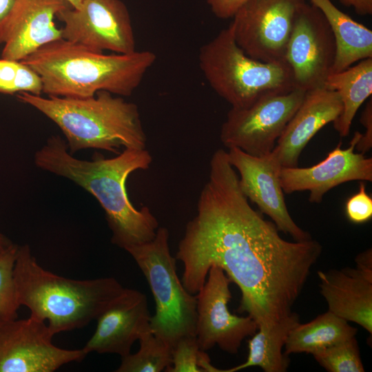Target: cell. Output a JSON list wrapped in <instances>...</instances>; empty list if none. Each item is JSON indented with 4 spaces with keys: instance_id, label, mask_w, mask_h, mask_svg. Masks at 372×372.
I'll return each mask as SVG.
<instances>
[{
    "instance_id": "6da1fadb",
    "label": "cell",
    "mask_w": 372,
    "mask_h": 372,
    "mask_svg": "<svg viewBox=\"0 0 372 372\" xmlns=\"http://www.w3.org/2000/svg\"><path fill=\"white\" fill-rule=\"evenodd\" d=\"M276 225L252 208L223 149L214 152L209 174L186 225L176 259L181 282L196 294L212 266L222 268L241 292L240 313L259 328L287 318L322 253L317 240L288 241Z\"/></svg>"
},
{
    "instance_id": "7a4b0ae2",
    "label": "cell",
    "mask_w": 372,
    "mask_h": 372,
    "mask_svg": "<svg viewBox=\"0 0 372 372\" xmlns=\"http://www.w3.org/2000/svg\"><path fill=\"white\" fill-rule=\"evenodd\" d=\"M34 162L42 170L75 183L98 200L114 245L126 251L154 238L159 227L156 218L147 206L134 207L126 189L132 172L147 170L152 164V156L146 148H125L113 158L95 154L87 161L70 154L59 136H52L34 153Z\"/></svg>"
},
{
    "instance_id": "3957f363",
    "label": "cell",
    "mask_w": 372,
    "mask_h": 372,
    "mask_svg": "<svg viewBox=\"0 0 372 372\" xmlns=\"http://www.w3.org/2000/svg\"><path fill=\"white\" fill-rule=\"evenodd\" d=\"M156 59L149 50L107 54L61 39L21 61L39 74L48 96L87 98L99 91L130 96Z\"/></svg>"
},
{
    "instance_id": "277c9868",
    "label": "cell",
    "mask_w": 372,
    "mask_h": 372,
    "mask_svg": "<svg viewBox=\"0 0 372 372\" xmlns=\"http://www.w3.org/2000/svg\"><path fill=\"white\" fill-rule=\"evenodd\" d=\"M17 297L30 316L43 322L54 335L88 324L125 290L112 277L74 280L41 267L28 245L19 246L14 269Z\"/></svg>"
},
{
    "instance_id": "5b68a950",
    "label": "cell",
    "mask_w": 372,
    "mask_h": 372,
    "mask_svg": "<svg viewBox=\"0 0 372 372\" xmlns=\"http://www.w3.org/2000/svg\"><path fill=\"white\" fill-rule=\"evenodd\" d=\"M114 95L99 91L87 98L43 97L21 92L17 98L59 127L72 154L86 149L117 153L121 147L146 148L147 136L138 106Z\"/></svg>"
},
{
    "instance_id": "8992f818",
    "label": "cell",
    "mask_w": 372,
    "mask_h": 372,
    "mask_svg": "<svg viewBox=\"0 0 372 372\" xmlns=\"http://www.w3.org/2000/svg\"><path fill=\"white\" fill-rule=\"evenodd\" d=\"M198 63L209 86L231 108L295 88L285 61L265 63L248 56L236 43L231 25L200 48Z\"/></svg>"
},
{
    "instance_id": "52a82bcc",
    "label": "cell",
    "mask_w": 372,
    "mask_h": 372,
    "mask_svg": "<svg viewBox=\"0 0 372 372\" xmlns=\"http://www.w3.org/2000/svg\"><path fill=\"white\" fill-rule=\"evenodd\" d=\"M169 236L168 229L159 227L153 240L126 251L144 274L155 300L151 331L172 350L181 339L196 337V298L178 277Z\"/></svg>"
},
{
    "instance_id": "ba28073f",
    "label": "cell",
    "mask_w": 372,
    "mask_h": 372,
    "mask_svg": "<svg viewBox=\"0 0 372 372\" xmlns=\"http://www.w3.org/2000/svg\"><path fill=\"white\" fill-rule=\"evenodd\" d=\"M305 94L295 87L263 96L247 107H231L220 128L221 143L254 156L269 154Z\"/></svg>"
},
{
    "instance_id": "9c48e42d",
    "label": "cell",
    "mask_w": 372,
    "mask_h": 372,
    "mask_svg": "<svg viewBox=\"0 0 372 372\" xmlns=\"http://www.w3.org/2000/svg\"><path fill=\"white\" fill-rule=\"evenodd\" d=\"M304 0H247L230 23L238 45L254 59L282 62L294 19Z\"/></svg>"
},
{
    "instance_id": "30bf717a",
    "label": "cell",
    "mask_w": 372,
    "mask_h": 372,
    "mask_svg": "<svg viewBox=\"0 0 372 372\" xmlns=\"http://www.w3.org/2000/svg\"><path fill=\"white\" fill-rule=\"evenodd\" d=\"M56 17L63 23L62 39L91 50L117 54L135 52L136 41L127 8L121 0H84Z\"/></svg>"
},
{
    "instance_id": "8fae6325",
    "label": "cell",
    "mask_w": 372,
    "mask_h": 372,
    "mask_svg": "<svg viewBox=\"0 0 372 372\" xmlns=\"http://www.w3.org/2000/svg\"><path fill=\"white\" fill-rule=\"evenodd\" d=\"M54 335L43 321L0 318V372H53L87 353L52 343Z\"/></svg>"
},
{
    "instance_id": "7c38bea8",
    "label": "cell",
    "mask_w": 372,
    "mask_h": 372,
    "mask_svg": "<svg viewBox=\"0 0 372 372\" xmlns=\"http://www.w3.org/2000/svg\"><path fill=\"white\" fill-rule=\"evenodd\" d=\"M335 55L327 20L316 6L304 1L296 14L285 56L294 87L305 92L324 87Z\"/></svg>"
},
{
    "instance_id": "4fadbf2b",
    "label": "cell",
    "mask_w": 372,
    "mask_h": 372,
    "mask_svg": "<svg viewBox=\"0 0 372 372\" xmlns=\"http://www.w3.org/2000/svg\"><path fill=\"white\" fill-rule=\"evenodd\" d=\"M230 278L218 266L209 269L205 282L196 293L195 335L199 349L207 351L218 345L236 354L244 339L258 330L255 320L231 313L228 303L231 298Z\"/></svg>"
},
{
    "instance_id": "5bb4252c",
    "label": "cell",
    "mask_w": 372,
    "mask_h": 372,
    "mask_svg": "<svg viewBox=\"0 0 372 372\" xmlns=\"http://www.w3.org/2000/svg\"><path fill=\"white\" fill-rule=\"evenodd\" d=\"M227 153L229 163L238 172L239 186L248 200L270 218L280 231L290 235L295 241L312 239L287 209L280 178L282 166L276 149L262 156L249 155L236 147L229 148Z\"/></svg>"
},
{
    "instance_id": "9a60e30c",
    "label": "cell",
    "mask_w": 372,
    "mask_h": 372,
    "mask_svg": "<svg viewBox=\"0 0 372 372\" xmlns=\"http://www.w3.org/2000/svg\"><path fill=\"white\" fill-rule=\"evenodd\" d=\"M361 133L355 132L348 148L340 141L321 162L309 167H285L280 183L286 194L309 191V200L320 203L325 194L339 185L354 180L372 181V158L354 152Z\"/></svg>"
},
{
    "instance_id": "2e32d148",
    "label": "cell",
    "mask_w": 372,
    "mask_h": 372,
    "mask_svg": "<svg viewBox=\"0 0 372 372\" xmlns=\"http://www.w3.org/2000/svg\"><path fill=\"white\" fill-rule=\"evenodd\" d=\"M151 316L145 295L126 288L96 319L95 331L83 347L88 354L112 353L123 358L133 344L150 331Z\"/></svg>"
},
{
    "instance_id": "e0dca14e",
    "label": "cell",
    "mask_w": 372,
    "mask_h": 372,
    "mask_svg": "<svg viewBox=\"0 0 372 372\" xmlns=\"http://www.w3.org/2000/svg\"><path fill=\"white\" fill-rule=\"evenodd\" d=\"M68 7L65 0H17L0 37L1 58L22 61L41 47L62 39L54 19Z\"/></svg>"
},
{
    "instance_id": "ac0fdd59",
    "label": "cell",
    "mask_w": 372,
    "mask_h": 372,
    "mask_svg": "<svg viewBox=\"0 0 372 372\" xmlns=\"http://www.w3.org/2000/svg\"><path fill=\"white\" fill-rule=\"evenodd\" d=\"M342 103L338 93L324 87L306 92L274 147L285 167H298L305 146L324 126L340 116Z\"/></svg>"
},
{
    "instance_id": "d6986e66",
    "label": "cell",
    "mask_w": 372,
    "mask_h": 372,
    "mask_svg": "<svg viewBox=\"0 0 372 372\" xmlns=\"http://www.w3.org/2000/svg\"><path fill=\"white\" fill-rule=\"evenodd\" d=\"M328 311L372 333V272L358 267L318 271Z\"/></svg>"
},
{
    "instance_id": "ffe728a7",
    "label": "cell",
    "mask_w": 372,
    "mask_h": 372,
    "mask_svg": "<svg viewBox=\"0 0 372 372\" xmlns=\"http://www.w3.org/2000/svg\"><path fill=\"white\" fill-rule=\"evenodd\" d=\"M310 1L325 17L334 38L335 55L331 74L372 58V31L370 29L340 10L330 0Z\"/></svg>"
},
{
    "instance_id": "44dd1931",
    "label": "cell",
    "mask_w": 372,
    "mask_h": 372,
    "mask_svg": "<svg viewBox=\"0 0 372 372\" xmlns=\"http://www.w3.org/2000/svg\"><path fill=\"white\" fill-rule=\"evenodd\" d=\"M324 87L337 92L340 97L342 110L333 123L340 136L345 137L349 134L357 111L372 94V58L329 74Z\"/></svg>"
},
{
    "instance_id": "7402d4cb",
    "label": "cell",
    "mask_w": 372,
    "mask_h": 372,
    "mask_svg": "<svg viewBox=\"0 0 372 372\" xmlns=\"http://www.w3.org/2000/svg\"><path fill=\"white\" fill-rule=\"evenodd\" d=\"M300 322L298 314L287 318L269 328H259L249 340L246 362L220 372H236L251 366H259L265 372H285L289 365V355L282 352L289 331Z\"/></svg>"
},
{
    "instance_id": "603a6c76",
    "label": "cell",
    "mask_w": 372,
    "mask_h": 372,
    "mask_svg": "<svg viewBox=\"0 0 372 372\" xmlns=\"http://www.w3.org/2000/svg\"><path fill=\"white\" fill-rule=\"evenodd\" d=\"M357 331L348 321L327 311L309 322L296 324L287 337L284 353L288 355L300 353L313 355L355 337Z\"/></svg>"
},
{
    "instance_id": "cb8c5ba5",
    "label": "cell",
    "mask_w": 372,
    "mask_h": 372,
    "mask_svg": "<svg viewBox=\"0 0 372 372\" xmlns=\"http://www.w3.org/2000/svg\"><path fill=\"white\" fill-rule=\"evenodd\" d=\"M138 341V351L121 358L116 372H161L172 364V349L151 330L143 334Z\"/></svg>"
},
{
    "instance_id": "d4e9b609",
    "label": "cell",
    "mask_w": 372,
    "mask_h": 372,
    "mask_svg": "<svg viewBox=\"0 0 372 372\" xmlns=\"http://www.w3.org/2000/svg\"><path fill=\"white\" fill-rule=\"evenodd\" d=\"M21 92L41 95L43 85L40 76L21 61L0 59V94Z\"/></svg>"
},
{
    "instance_id": "484cf974",
    "label": "cell",
    "mask_w": 372,
    "mask_h": 372,
    "mask_svg": "<svg viewBox=\"0 0 372 372\" xmlns=\"http://www.w3.org/2000/svg\"><path fill=\"white\" fill-rule=\"evenodd\" d=\"M313 356L329 372L364 371L355 336L318 351Z\"/></svg>"
},
{
    "instance_id": "4316f807",
    "label": "cell",
    "mask_w": 372,
    "mask_h": 372,
    "mask_svg": "<svg viewBox=\"0 0 372 372\" xmlns=\"http://www.w3.org/2000/svg\"><path fill=\"white\" fill-rule=\"evenodd\" d=\"M19 246L12 244L0 252V318H16L21 307L14 278Z\"/></svg>"
},
{
    "instance_id": "83f0119b",
    "label": "cell",
    "mask_w": 372,
    "mask_h": 372,
    "mask_svg": "<svg viewBox=\"0 0 372 372\" xmlns=\"http://www.w3.org/2000/svg\"><path fill=\"white\" fill-rule=\"evenodd\" d=\"M210 362L209 355L199 349L196 337L185 338L172 349L169 372H219Z\"/></svg>"
},
{
    "instance_id": "f1b7e54d",
    "label": "cell",
    "mask_w": 372,
    "mask_h": 372,
    "mask_svg": "<svg viewBox=\"0 0 372 372\" xmlns=\"http://www.w3.org/2000/svg\"><path fill=\"white\" fill-rule=\"evenodd\" d=\"M348 219L354 223H363L372 217V198L366 193V185L360 181L358 192L348 198L345 205Z\"/></svg>"
},
{
    "instance_id": "f546056e",
    "label": "cell",
    "mask_w": 372,
    "mask_h": 372,
    "mask_svg": "<svg viewBox=\"0 0 372 372\" xmlns=\"http://www.w3.org/2000/svg\"><path fill=\"white\" fill-rule=\"evenodd\" d=\"M360 123L365 127L366 131L364 134L361 133L360 137L355 145V149L364 154L372 147V100L367 102L364 110H363Z\"/></svg>"
},
{
    "instance_id": "4dcf8cb0",
    "label": "cell",
    "mask_w": 372,
    "mask_h": 372,
    "mask_svg": "<svg viewBox=\"0 0 372 372\" xmlns=\"http://www.w3.org/2000/svg\"><path fill=\"white\" fill-rule=\"evenodd\" d=\"M213 13L220 19L232 18L247 0H206Z\"/></svg>"
},
{
    "instance_id": "1f68e13d",
    "label": "cell",
    "mask_w": 372,
    "mask_h": 372,
    "mask_svg": "<svg viewBox=\"0 0 372 372\" xmlns=\"http://www.w3.org/2000/svg\"><path fill=\"white\" fill-rule=\"evenodd\" d=\"M346 6L353 7L357 14L366 15L372 14V0H339Z\"/></svg>"
},
{
    "instance_id": "d6a6232c",
    "label": "cell",
    "mask_w": 372,
    "mask_h": 372,
    "mask_svg": "<svg viewBox=\"0 0 372 372\" xmlns=\"http://www.w3.org/2000/svg\"><path fill=\"white\" fill-rule=\"evenodd\" d=\"M17 0H0V37L13 10Z\"/></svg>"
},
{
    "instance_id": "836d02e7",
    "label": "cell",
    "mask_w": 372,
    "mask_h": 372,
    "mask_svg": "<svg viewBox=\"0 0 372 372\" xmlns=\"http://www.w3.org/2000/svg\"><path fill=\"white\" fill-rule=\"evenodd\" d=\"M356 267L359 269L372 272V251L371 248L360 253L355 258Z\"/></svg>"
},
{
    "instance_id": "e575fe53",
    "label": "cell",
    "mask_w": 372,
    "mask_h": 372,
    "mask_svg": "<svg viewBox=\"0 0 372 372\" xmlns=\"http://www.w3.org/2000/svg\"><path fill=\"white\" fill-rule=\"evenodd\" d=\"M12 244L8 238L0 233V252L4 251Z\"/></svg>"
},
{
    "instance_id": "d590c367",
    "label": "cell",
    "mask_w": 372,
    "mask_h": 372,
    "mask_svg": "<svg viewBox=\"0 0 372 372\" xmlns=\"http://www.w3.org/2000/svg\"><path fill=\"white\" fill-rule=\"evenodd\" d=\"M72 8H79L84 0H65Z\"/></svg>"
}]
</instances>
